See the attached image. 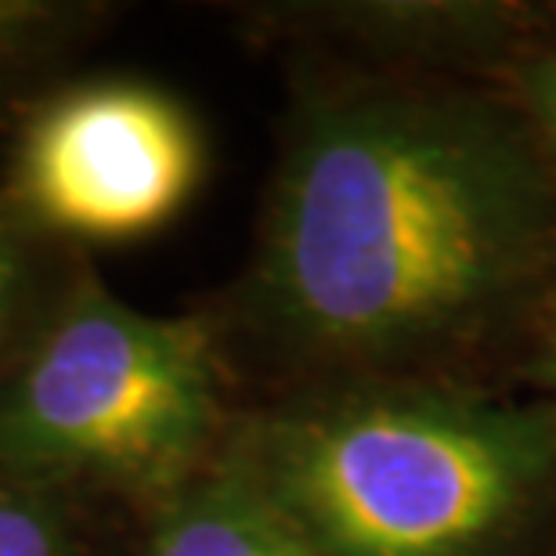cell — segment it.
I'll list each match as a JSON object with an SVG mask.
<instances>
[{
  "label": "cell",
  "instance_id": "obj_9",
  "mask_svg": "<svg viewBox=\"0 0 556 556\" xmlns=\"http://www.w3.org/2000/svg\"><path fill=\"white\" fill-rule=\"evenodd\" d=\"M506 91L525 113L528 127L546 152V160L556 170V37L531 51L514 73L506 76Z\"/></svg>",
  "mask_w": 556,
  "mask_h": 556
},
{
  "label": "cell",
  "instance_id": "obj_11",
  "mask_svg": "<svg viewBox=\"0 0 556 556\" xmlns=\"http://www.w3.org/2000/svg\"><path fill=\"white\" fill-rule=\"evenodd\" d=\"M509 387L556 405V282L520 343L514 369H509Z\"/></svg>",
  "mask_w": 556,
  "mask_h": 556
},
{
  "label": "cell",
  "instance_id": "obj_10",
  "mask_svg": "<svg viewBox=\"0 0 556 556\" xmlns=\"http://www.w3.org/2000/svg\"><path fill=\"white\" fill-rule=\"evenodd\" d=\"M80 11L40 4V0H0V73L29 62L40 48L59 37L62 22Z\"/></svg>",
  "mask_w": 556,
  "mask_h": 556
},
{
  "label": "cell",
  "instance_id": "obj_1",
  "mask_svg": "<svg viewBox=\"0 0 556 556\" xmlns=\"http://www.w3.org/2000/svg\"><path fill=\"white\" fill-rule=\"evenodd\" d=\"M556 282V170L503 84L296 65L257 247L214 318L268 391L492 383Z\"/></svg>",
  "mask_w": 556,
  "mask_h": 556
},
{
  "label": "cell",
  "instance_id": "obj_7",
  "mask_svg": "<svg viewBox=\"0 0 556 556\" xmlns=\"http://www.w3.org/2000/svg\"><path fill=\"white\" fill-rule=\"evenodd\" d=\"M0 556H102L87 495L0 481Z\"/></svg>",
  "mask_w": 556,
  "mask_h": 556
},
{
  "label": "cell",
  "instance_id": "obj_5",
  "mask_svg": "<svg viewBox=\"0 0 556 556\" xmlns=\"http://www.w3.org/2000/svg\"><path fill=\"white\" fill-rule=\"evenodd\" d=\"M304 59L372 73L506 84L556 37V4L525 0H348L264 11Z\"/></svg>",
  "mask_w": 556,
  "mask_h": 556
},
{
  "label": "cell",
  "instance_id": "obj_6",
  "mask_svg": "<svg viewBox=\"0 0 556 556\" xmlns=\"http://www.w3.org/2000/svg\"><path fill=\"white\" fill-rule=\"evenodd\" d=\"M130 556H321L225 448L149 509Z\"/></svg>",
  "mask_w": 556,
  "mask_h": 556
},
{
  "label": "cell",
  "instance_id": "obj_8",
  "mask_svg": "<svg viewBox=\"0 0 556 556\" xmlns=\"http://www.w3.org/2000/svg\"><path fill=\"white\" fill-rule=\"evenodd\" d=\"M33 228L15 214L11 203H0V383L26 351L51 300L43 296L40 268L29 247Z\"/></svg>",
  "mask_w": 556,
  "mask_h": 556
},
{
  "label": "cell",
  "instance_id": "obj_2",
  "mask_svg": "<svg viewBox=\"0 0 556 556\" xmlns=\"http://www.w3.org/2000/svg\"><path fill=\"white\" fill-rule=\"evenodd\" d=\"M228 452L321 556H556V405L514 387L257 397Z\"/></svg>",
  "mask_w": 556,
  "mask_h": 556
},
{
  "label": "cell",
  "instance_id": "obj_3",
  "mask_svg": "<svg viewBox=\"0 0 556 556\" xmlns=\"http://www.w3.org/2000/svg\"><path fill=\"white\" fill-rule=\"evenodd\" d=\"M236 416L206 311L149 315L80 268L0 383V481L149 509L217 459Z\"/></svg>",
  "mask_w": 556,
  "mask_h": 556
},
{
  "label": "cell",
  "instance_id": "obj_4",
  "mask_svg": "<svg viewBox=\"0 0 556 556\" xmlns=\"http://www.w3.org/2000/svg\"><path fill=\"white\" fill-rule=\"evenodd\" d=\"M203 170L192 109L155 84L109 76L33 113L11 163V206L33 231L130 242L170 225Z\"/></svg>",
  "mask_w": 556,
  "mask_h": 556
}]
</instances>
